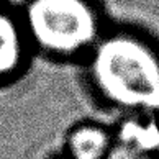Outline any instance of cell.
I'll list each match as a JSON object with an SVG mask.
<instances>
[{
  "mask_svg": "<svg viewBox=\"0 0 159 159\" xmlns=\"http://www.w3.org/2000/svg\"><path fill=\"white\" fill-rule=\"evenodd\" d=\"M20 15L31 49L52 57L87 56L107 31L97 0H26Z\"/></svg>",
  "mask_w": 159,
  "mask_h": 159,
  "instance_id": "obj_2",
  "label": "cell"
},
{
  "mask_svg": "<svg viewBox=\"0 0 159 159\" xmlns=\"http://www.w3.org/2000/svg\"><path fill=\"white\" fill-rule=\"evenodd\" d=\"M28 41L20 11L0 3V84L16 77L30 57Z\"/></svg>",
  "mask_w": 159,
  "mask_h": 159,
  "instance_id": "obj_3",
  "label": "cell"
},
{
  "mask_svg": "<svg viewBox=\"0 0 159 159\" xmlns=\"http://www.w3.org/2000/svg\"><path fill=\"white\" fill-rule=\"evenodd\" d=\"M113 146V131L95 123H82L67 134L66 156L72 159H107Z\"/></svg>",
  "mask_w": 159,
  "mask_h": 159,
  "instance_id": "obj_5",
  "label": "cell"
},
{
  "mask_svg": "<svg viewBox=\"0 0 159 159\" xmlns=\"http://www.w3.org/2000/svg\"><path fill=\"white\" fill-rule=\"evenodd\" d=\"M62 159H72V157H69V156H64Z\"/></svg>",
  "mask_w": 159,
  "mask_h": 159,
  "instance_id": "obj_6",
  "label": "cell"
},
{
  "mask_svg": "<svg viewBox=\"0 0 159 159\" xmlns=\"http://www.w3.org/2000/svg\"><path fill=\"white\" fill-rule=\"evenodd\" d=\"M115 146L134 159L159 154V115H128L113 131Z\"/></svg>",
  "mask_w": 159,
  "mask_h": 159,
  "instance_id": "obj_4",
  "label": "cell"
},
{
  "mask_svg": "<svg viewBox=\"0 0 159 159\" xmlns=\"http://www.w3.org/2000/svg\"><path fill=\"white\" fill-rule=\"evenodd\" d=\"M100 98L128 115H159V46L136 30L105 31L87 54Z\"/></svg>",
  "mask_w": 159,
  "mask_h": 159,
  "instance_id": "obj_1",
  "label": "cell"
}]
</instances>
